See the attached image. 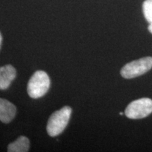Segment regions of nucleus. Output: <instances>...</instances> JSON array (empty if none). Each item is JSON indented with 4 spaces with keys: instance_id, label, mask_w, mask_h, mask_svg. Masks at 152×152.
I'll use <instances>...</instances> for the list:
<instances>
[{
    "instance_id": "f257e3e1",
    "label": "nucleus",
    "mask_w": 152,
    "mask_h": 152,
    "mask_svg": "<svg viewBox=\"0 0 152 152\" xmlns=\"http://www.w3.org/2000/svg\"><path fill=\"white\" fill-rule=\"evenodd\" d=\"M71 113L72 109L69 106H64L52 113L49 118L47 126L49 135L56 137L65 130L71 118Z\"/></svg>"
},
{
    "instance_id": "f03ea898",
    "label": "nucleus",
    "mask_w": 152,
    "mask_h": 152,
    "mask_svg": "<svg viewBox=\"0 0 152 152\" xmlns=\"http://www.w3.org/2000/svg\"><path fill=\"white\" fill-rule=\"evenodd\" d=\"M50 87V79L46 72L37 71L32 75L28 84V93L33 99H38L46 94Z\"/></svg>"
},
{
    "instance_id": "7ed1b4c3",
    "label": "nucleus",
    "mask_w": 152,
    "mask_h": 152,
    "mask_svg": "<svg viewBox=\"0 0 152 152\" xmlns=\"http://www.w3.org/2000/svg\"><path fill=\"white\" fill-rule=\"evenodd\" d=\"M152 68V57L147 56L128 63L121 69L124 78L131 79L146 73Z\"/></svg>"
},
{
    "instance_id": "20e7f679",
    "label": "nucleus",
    "mask_w": 152,
    "mask_h": 152,
    "mask_svg": "<svg viewBox=\"0 0 152 152\" xmlns=\"http://www.w3.org/2000/svg\"><path fill=\"white\" fill-rule=\"evenodd\" d=\"M152 113V100L149 98H142L134 100L128 104L125 114L130 119H141L147 117Z\"/></svg>"
},
{
    "instance_id": "39448f33",
    "label": "nucleus",
    "mask_w": 152,
    "mask_h": 152,
    "mask_svg": "<svg viewBox=\"0 0 152 152\" xmlns=\"http://www.w3.org/2000/svg\"><path fill=\"white\" fill-rule=\"evenodd\" d=\"M16 108L14 104L4 99L0 98V121L4 123H10L14 118Z\"/></svg>"
},
{
    "instance_id": "423d86ee",
    "label": "nucleus",
    "mask_w": 152,
    "mask_h": 152,
    "mask_svg": "<svg viewBox=\"0 0 152 152\" xmlns=\"http://www.w3.org/2000/svg\"><path fill=\"white\" fill-rule=\"evenodd\" d=\"M16 71L11 65L0 67V90H7L11 82L16 78Z\"/></svg>"
},
{
    "instance_id": "0eeeda50",
    "label": "nucleus",
    "mask_w": 152,
    "mask_h": 152,
    "mask_svg": "<svg viewBox=\"0 0 152 152\" xmlns=\"http://www.w3.org/2000/svg\"><path fill=\"white\" fill-rule=\"evenodd\" d=\"M29 140L24 136H20L16 141L9 144L7 151L9 152H26L29 150Z\"/></svg>"
},
{
    "instance_id": "6e6552de",
    "label": "nucleus",
    "mask_w": 152,
    "mask_h": 152,
    "mask_svg": "<svg viewBox=\"0 0 152 152\" xmlns=\"http://www.w3.org/2000/svg\"><path fill=\"white\" fill-rule=\"evenodd\" d=\"M144 16L149 23H152V0H145L142 5Z\"/></svg>"
},
{
    "instance_id": "1a4fd4ad",
    "label": "nucleus",
    "mask_w": 152,
    "mask_h": 152,
    "mask_svg": "<svg viewBox=\"0 0 152 152\" xmlns=\"http://www.w3.org/2000/svg\"><path fill=\"white\" fill-rule=\"evenodd\" d=\"M148 30H149V31L152 34V23H150L149 27H148Z\"/></svg>"
},
{
    "instance_id": "9d476101",
    "label": "nucleus",
    "mask_w": 152,
    "mask_h": 152,
    "mask_svg": "<svg viewBox=\"0 0 152 152\" xmlns=\"http://www.w3.org/2000/svg\"><path fill=\"white\" fill-rule=\"evenodd\" d=\"M1 42H2V36H1V33H0V48H1Z\"/></svg>"
},
{
    "instance_id": "9b49d317",
    "label": "nucleus",
    "mask_w": 152,
    "mask_h": 152,
    "mask_svg": "<svg viewBox=\"0 0 152 152\" xmlns=\"http://www.w3.org/2000/svg\"><path fill=\"white\" fill-rule=\"evenodd\" d=\"M123 113H122V112H121V113H120V115H123Z\"/></svg>"
}]
</instances>
